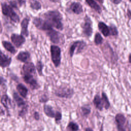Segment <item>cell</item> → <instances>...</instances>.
I'll list each match as a JSON object with an SVG mask.
<instances>
[{
	"instance_id": "28",
	"label": "cell",
	"mask_w": 131,
	"mask_h": 131,
	"mask_svg": "<svg viewBox=\"0 0 131 131\" xmlns=\"http://www.w3.org/2000/svg\"><path fill=\"white\" fill-rule=\"evenodd\" d=\"M44 65L42 63V62L41 60H37L36 64V69L37 71V73L38 75L40 76H43V68Z\"/></svg>"
},
{
	"instance_id": "15",
	"label": "cell",
	"mask_w": 131,
	"mask_h": 131,
	"mask_svg": "<svg viewBox=\"0 0 131 131\" xmlns=\"http://www.w3.org/2000/svg\"><path fill=\"white\" fill-rule=\"evenodd\" d=\"M12 62V58L5 54L2 51L0 52V66L2 68H5L10 66Z\"/></svg>"
},
{
	"instance_id": "40",
	"label": "cell",
	"mask_w": 131,
	"mask_h": 131,
	"mask_svg": "<svg viewBox=\"0 0 131 131\" xmlns=\"http://www.w3.org/2000/svg\"><path fill=\"white\" fill-rule=\"evenodd\" d=\"M85 131H94V130L90 127H86L85 129Z\"/></svg>"
},
{
	"instance_id": "3",
	"label": "cell",
	"mask_w": 131,
	"mask_h": 131,
	"mask_svg": "<svg viewBox=\"0 0 131 131\" xmlns=\"http://www.w3.org/2000/svg\"><path fill=\"white\" fill-rule=\"evenodd\" d=\"M54 95L59 98L70 99L74 94V90L69 85H59L54 92Z\"/></svg>"
},
{
	"instance_id": "35",
	"label": "cell",
	"mask_w": 131,
	"mask_h": 131,
	"mask_svg": "<svg viewBox=\"0 0 131 131\" xmlns=\"http://www.w3.org/2000/svg\"><path fill=\"white\" fill-rule=\"evenodd\" d=\"M8 3H9V5L10 6H11L13 9H18V5L19 6V5H18V3L17 2V1H9Z\"/></svg>"
},
{
	"instance_id": "43",
	"label": "cell",
	"mask_w": 131,
	"mask_h": 131,
	"mask_svg": "<svg viewBox=\"0 0 131 131\" xmlns=\"http://www.w3.org/2000/svg\"><path fill=\"white\" fill-rule=\"evenodd\" d=\"M50 2H53V3H56V2H58V1H50Z\"/></svg>"
},
{
	"instance_id": "4",
	"label": "cell",
	"mask_w": 131,
	"mask_h": 131,
	"mask_svg": "<svg viewBox=\"0 0 131 131\" xmlns=\"http://www.w3.org/2000/svg\"><path fill=\"white\" fill-rule=\"evenodd\" d=\"M50 54L53 64L55 68H58L61 64V50L60 48L57 45H51Z\"/></svg>"
},
{
	"instance_id": "33",
	"label": "cell",
	"mask_w": 131,
	"mask_h": 131,
	"mask_svg": "<svg viewBox=\"0 0 131 131\" xmlns=\"http://www.w3.org/2000/svg\"><path fill=\"white\" fill-rule=\"evenodd\" d=\"M55 121L56 123H59V122L62 119V114L59 111H56V114L55 116Z\"/></svg>"
},
{
	"instance_id": "6",
	"label": "cell",
	"mask_w": 131,
	"mask_h": 131,
	"mask_svg": "<svg viewBox=\"0 0 131 131\" xmlns=\"http://www.w3.org/2000/svg\"><path fill=\"white\" fill-rule=\"evenodd\" d=\"M82 34L87 38L91 37L93 33V22L90 17L86 14L83 18V22L81 24Z\"/></svg>"
},
{
	"instance_id": "20",
	"label": "cell",
	"mask_w": 131,
	"mask_h": 131,
	"mask_svg": "<svg viewBox=\"0 0 131 131\" xmlns=\"http://www.w3.org/2000/svg\"><path fill=\"white\" fill-rule=\"evenodd\" d=\"M93 103L95 107L100 111H102L104 108L101 97L99 94H96L94 96L93 99Z\"/></svg>"
},
{
	"instance_id": "29",
	"label": "cell",
	"mask_w": 131,
	"mask_h": 131,
	"mask_svg": "<svg viewBox=\"0 0 131 131\" xmlns=\"http://www.w3.org/2000/svg\"><path fill=\"white\" fill-rule=\"evenodd\" d=\"M103 38L99 32H96L94 36V42L96 45H100L103 43Z\"/></svg>"
},
{
	"instance_id": "31",
	"label": "cell",
	"mask_w": 131,
	"mask_h": 131,
	"mask_svg": "<svg viewBox=\"0 0 131 131\" xmlns=\"http://www.w3.org/2000/svg\"><path fill=\"white\" fill-rule=\"evenodd\" d=\"M109 27H110V33L111 36H116L118 34V29L115 25L111 24L109 26Z\"/></svg>"
},
{
	"instance_id": "17",
	"label": "cell",
	"mask_w": 131,
	"mask_h": 131,
	"mask_svg": "<svg viewBox=\"0 0 131 131\" xmlns=\"http://www.w3.org/2000/svg\"><path fill=\"white\" fill-rule=\"evenodd\" d=\"M98 28L99 31L104 37H106L111 36L110 27L109 26H107L105 23L103 21H99L98 23Z\"/></svg>"
},
{
	"instance_id": "23",
	"label": "cell",
	"mask_w": 131,
	"mask_h": 131,
	"mask_svg": "<svg viewBox=\"0 0 131 131\" xmlns=\"http://www.w3.org/2000/svg\"><path fill=\"white\" fill-rule=\"evenodd\" d=\"M85 3L90 6L91 8L94 10L98 14H101L102 12V9L98 3L95 1H91V0H86Z\"/></svg>"
},
{
	"instance_id": "34",
	"label": "cell",
	"mask_w": 131,
	"mask_h": 131,
	"mask_svg": "<svg viewBox=\"0 0 131 131\" xmlns=\"http://www.w3.org/2000/svg\"><path fill=\"white\" fill-rule=\"evenodd\" d=\"M49 100V97L46 94H43L41 95L39 98V101L40 103H46L48 102Z\"/></svg>"
},
{
	"instance_id": "10",
	"label": "cell",
	"mask_w": 131,
	"mask_h": 131,
	"mask_svg": "<svg viewBox=\"0 0 131 131\" xmlns=\"http://www.w3.org/2000/svg\"><path fill=\"white\" fill-rule=\"evenodd\" d=\"M10 39L15 47L19 48L21 47L26 42L25 37L21 34L12 33L10 36Z\"/></svg>"
},
{
	"instance_id": "19",
	"label": "cell",
	"mask_w": 131,
	"mask_h": 131,
	"mask_svg": "<svg viewBox=\"0 0 131 131\" xmlns=\"http://www.w3.org/2000/svg\"><path fill=\"white\" fill-rule=\"evenodd\" d=\"M1 104L7 110L10 109L12 107V100L10 97L7 94H3L1 99Z\"/></svg>"
},
{
	"instance_id": "14",
	"label": "cell",
	"mask_w": 131,
	"mask_h": 131,
	"mask_svg": "<svg viewBox=\"0 0 131 131\" xmlns=\"http://www.w3.org/2000/svg\"><path fill=\"white\" fill-rule=\"evenodd\" d=\"M30 20V18L28 17H25L22 19V20L20 22V34H21L26 37H27L29 35V32L28 28Z\"/></svg>"
},
{
	"instance_id": "7",
	"label": "cell",
	"mask_w": 131,
	"mask_h": 131,
	"mask_svg": "<svg viewBox=\"0 0 131 131\" xmlns=\"http://www.w3.org/2000/svg\"><path fill=\"white\" fill-rule=\"evenodd\" d=\"M32 23L37 29L46 32L53 28L46 19L39 17H34Z\"/></svg>"
},
{
	"instance_id": "42",
	"label": "cell",
	"mask_w": 131,
	"mask_h": 131,
	"mask_svg": "<svg viewBox=\"0 0 131 131\" xmlns=\"http://www.w3.org/2000/svg\"><path fill=\"white\" fill-rule=\"evenodd\" d=\"M128 61L131 63V53H130L128 56Z\"/></svg>"
},
{
	"instance_id": "1",
	"label": "cell",
	"mask_w": 131,
	"mask_h": 131,
	"mask_svg": "<svg viewBox=\"0 0 131 131\" xmlns=\"http://www.w3.org/2000/svg\"><path fill=\"white\" fill-rule=\"evenodd\" d=\"M42 17L53 28L60 31L63 30L62 14L58 10L47 11L42 14Z\"/></svg>"
},
{
	"instance_id": "38",
	"label": "cell",
	"mask_w": 131,
	"mask_h": 131,
	"mask_svg": "<svg viewBox=\"0 0 131 131\" xmlns=\"http://www.w3.org/2000/svg\"><path fill=\"white\" fill-rule=\"evenodd\" d=\"M17 2L18 3V5L20 7H21L23 5H24V4H26V1H23V0H19L17 1Z\"/></svg>"
},
{
	"instance_id": "9",
	"label": "cell",
	"mask_w": 131,
	"mask_h": 131,
	"mask_svg": "<svg viewBox=\"0 0 131 131\" xmlns=\"http://www.w3.org/2000/svg\"><path fill=\"white\" fill-rule=\"evenodd\" d=\"M23 79L24 81L30 85L32 90H38L40 88V85L37 80L34 78L33 75H23Z\"/></svg>"
},
{
	"instance_id": "11",
	"label": "cell",
	"mask_w": 131,
	"mask_h": 131,
	"mask_svg": "<svg viewBox=\"0 0 131 131\" xmlns=\"http://www.w3.org/2000/svg\"><path fill=\"white\" fill-rule=\"evenodd\" d=\"M126 120V118L123 114L118 113L116 115L115 121L117 124L118 131H126L125 126Z\"/></svg>"
},
{
	"instance_id": "27",
	"label": "cell",
	"mask_w": 131,
	"mask_h": 131,
	"mask_svg": "<svg viewBox=\"0 0 131 131\" xmlns=\"http://www.w3.org/2000/svg\"><path fill=\"white\" fill-rule=\"evenodd\" d=\"M67 128L70 131H78L79 130V126L76 122L70 121L67 125Z\"/></svg>"
},
{
	"instance_id": "25",
	"label": "cell",
	"mask_w": 131,
	"mask_h": 131,
	"mask_svg": "<svg viewBox=\"0 0 131 131\" xmlns=\"http://www.w3.org/2000/svg\"><path fill=\"white\" fill-rule=\"evenodd\" d=\"M101 99L103 102L104 108H105V110H108L110 107V103L107 96L105 92H102Z\"/></svg>"
},
{
	"instance_id": "39",
	"label": "cell",
	"mask_w": 131,
	"mask_h": 131,
	"mask_svg": "<svg viewBox=\"0 0 131 131\" xmlns=\"http://www.w3.org/2000/svg\"><path fill=\"white\" fill-rule=\"evenodd\" d=\"M111 2L114 4L118 5V4H120L122 1L120 0H112V1H111Z\"/></svg>"
},
{
	"instance_id": "21",
	"label": "cell",
	"mask_w": 131,
	"mask_h": 131,
	"mask_svg": "<svg viewBox=\"0 0 131 131\" xmlns=\"http://www.w3.org/2000/svg\"><path fill=\"white\" fill-rule=\"evenodd\" d=\"M43 110L45 114L48 117L54 118L56 114V112L54 111L53 107L49 104H44Z\"/></svg>"
},
{
	"instance_id": "41",
	"label": "cell",
	"mask_w": 131,
	"mask_h": 131,
	"mask_svg": "<svg viewBox=\"0 0 131 131\" xmlns=\"http://www.w3.org/2000/svg\"><path fill=\"white\" fill-rule=\"evenodd\" d=\"M127 14H128V17L129 16V17H131V12H130V11L129 10H127Z\"/></svg>"
},
{
	"instance_id": "16",
	"label": "cell",
	"mask_w": 131,
	"mask_h": 131,
	"mask_svg": "<svg viewBox=\"0 0 131 131\" xmlns=\"http://www.w3.org/2000/svg\"><path fill=\"white\" fill-rule=\"evenodd\" d=\"M16 59L22 62L26 63L29 62L31 58V54L28 51H20L16 56Z\"/></svg>"
},
{
	"instance_id": "36",
	"label": "cell",
	"mask_w": 131,
	"mask_h": 131,
	"mask_svg": "<svg viewBox=\"0 0 131 131\" xmlns=\"http://www.w3.org/2000/svg\"><path fill=\"white\" fill-rule=\"evenodd\" d=\"M33 118L35 120H39V118H40V116H39V114L38 112L37 111H35L34 112L33 114Z\"/></svg>"
},
{
	"instance_id": "13",
	"label": "cell",
	"mask_w": 131,
	"mask_h": 131,
	"mask_svg": "<svg viewBox=\"0 0 131 131\" xmlns=\"http://www.w3.org/2000/svg\"><path fill=\"white\" fill-rule=\"evenodd\" d=\"M68 9L69 11L77 15L81 14L83 11L82 4L78 2H73L71 3Z\"/></svg>"
},
{
	"instance_id": "22",
	"label": "cell",
	"mask_w": 131,
	"mask_h": 131,
	"mask_svg": "<svg viewBox=\"0 0 131 131\" xmlns=\"http://www.w3.org/2000/svg\"><path fill=\"white\" fill-rule=\"evenodd\" d=\"M16 90L19 94L24 98H26L28 93V88L23 83H19L16 85Z\"/></svg>"
},
{
	"instance_id": "18",
	"label": "cell",
	"mask_w": 131,
	"mask_h": 131,
	"mask_svg": "<svg viewBox=\"0 0 131 131\" xmlns=\"http://www.w3.org/2000/svg\"><path fill=\"white\" fill-rule=\"evenodd\" d=\"M12 96H13V100H14L17 106L18 107H19L21 109V108L28 106V105L26 104V101L23 99V98H22L19 95V94L17 92H13V93L12 94Z\"/></svg>"
},
{
	"instance_id": "32",
	"label": "cell",
	"mask_w": 131,
	"mask_h": 131,
	"mask_svg": "<svg viewBox=\"0 0 131 131\" xmlns=\"http://www.w3.org/2000/svg\"><path fill=\"white\" fill-rule=\"evenodd\" d=\"M28 105L21 108L18 112V116L20 117H24L27 114L28 112Z\"/></svg>"
},
{
	"instance_id": "26",
	"label": "cell",
	"mask_w": 131,
	"mask_h": 131,
	"mask_svg": "<svg viewBox=\"0 0 131 131\" xmlns=\"http://www.w3.org/2000/svg\"><path fill=\"white\" fill-rule=\"evenodd\" d=\"M30 7L31 9L34 10H39L41 9V4L38 1H32L30 3Z\"/></svg>"
},
{
	"instance_id": "2",
	"label": "cell",
	"mask_w": 131,
	"mask_h": 131,
	"mask_svg": "<svg viewBox=\"0 0 131 131\" xmlns=\"http://www.w3.org/2000/svg\"><path fill=\"white\" fill-rule=\"evenodd\" d=\"M1 10L3 14L8 17L14 23H18L20 21L18 15L14 11L13 8L6 2L1 3Z\"/></svg>"
},
{
	"instance_id": "37",
	"label": "cell",
	"mask_w": 131,
	"mask_h": 131,
	"mask_svg": "<svg viewBox=\"0 0 131 131\" xmlns=\"http://www.w3.org/2000/svg\"><path fill=\"white\" fill-rule=\"evenodd\" d=\"M7 82V80L4 78L3 76H1L0 77V84L1 86L3 85V84H5V83Z\"/></svg>"
},
{
	"instance_id": "12",
	"label": "cell",
	"mask_w": 131,
	"mask_h": 131,
	"mask_svg": "<svg viewBox=\"0 0 131 131\" xmlns=\"http://www.w3.org/2000/svg\"><path fill=\"white\" fill-rule=\"evenodd\" d=\"M36 66L34 63L29 61L25 63L22 67V75H34L36 73Z\"/></svg>"
},
{
	"instance_id": "30",
	"label": "cell",
	"mask_w": 131,
	"mask_h": 131,
	"mask_svg": "<svg viewBox=\"0 0 131 131\" xmlns=\"http://www.w3.org/2000/svg\"><path fill=\"white\" fill-rule=\"evenodd\" d=\"M81 114L84 117H87L90 115L91 112V107L88 105H83L81 107Z\"/></svg>"
},
{
	"instance_id": "24",
	"label": "cell",
	"mask_w": 131,
	"mask_h": 131,
	"mask_svg": "<svg viewBox=\"0 0 131 131\" xmlns=\"http://www.w3.org/2000/svg\"><path fill=\"white\" fill-rule=\"evenodd\" d=\"M2 44L3 47L11 54H15L16 53L17 50H16L15 47L10 42L7 40H2Z\"/></svg>"
},
{
	"instance_id": "8",
	"label": "cell",
	"mask_w": 131,
	"mask_h": 131,
	"mask_svg": "<svg viewBox=\"0 0 131 131\" xmlns=\"http://www.w3.org/2000/svg\"><path fill=\"white\" fill-rule=\"evenodd\" d=\"M46 35L49 37L50 40L54 44H58L61 40L62 34L54 29H52L46 32Z\"/></svg>"
},
{
	"instance_id": "44",
	"label": "cell",
	"mask_w": 131,
	"mask_h": 131,
	"mask_svg": "<svg viewBox=\"0 0 131 131\" xmlns=\"http://www.w3.org/2000/svg\"><path fill=\"white\" fill-rule=\"evenodd\" d=\"M129 2H131V1H129Z\"/></svg>"
},
{
	"instance_id": "5",
	"label": "cell",
	"mask_w": 131,
	"mask_h": 131,
	"mask_svg": "<svg viewBox=\"0 0 131 131\" xmlns=\"http://www.w3.org/2000/svg\"><path fill=\"white\" fill-rule=\"evenodd\" d=\"M86 46V42L83 40H77L73 41L70 45L69 54L71 57H72L75 53L78 54L82 52Z\"/></svg>"
}]
</instances>
